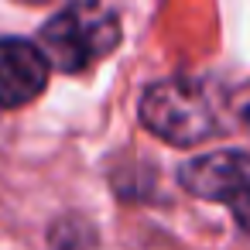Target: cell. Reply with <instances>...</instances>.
Returning <instances> with one entry per match:
<instances>
[{"label": "cell", "mask_w": 250, "mask_h": 250, "mask_svg": "<svg viewBox=\"0 0 250 250\" xmlns=\"http://www.w3.org/2000/svg\"><path fill=\"white\" fill-rule=\"evenodd\" d=\"M141 124L168 144H199L223 130V93L192 76L161 79L141 96Z\"/></svg>", "instance_id": "cell-1"}, {"label": "cell", "mask_w": 250, "mask_h": 250, "mask_svg": "<svg viewBox=\"0 0 250 250\" xmlns=\"http://www.w3.org/2000/svg\"><path fill=\"white\" fill-rule=\"evenodd\" d=\"M120 45V21L96 0L62 7L42 28V52L59 72H83Z\"/></svg>", "instance_id": "cell-2"}, {"label": "cell", "mask_w": 250, "mask_h": 250, "mask_svg": "<svg viewBox=\"0 0 250 250\" xmlns=\"http://www.w3.org/2000/svg\"><path fill=\"white\" fill-rule=\"evenodd\" d=\"M178 182L185 192L219 202L233 212L236 226L250 233V158L240 151H212L182 165Z\"/></svg>", "instance_id": "cell-3"}, {"label": "cell", "mask_w": 250, "mask_h": 250, "mask_svg": "<svg viewBox=\"0 0 250 250\" xmlns=\"http://www.w3.org/2000/svg\"><path fill=\"white\" fill-rule=\"evenodd\" d=\"M48 86V59L38 45L21 38L0 42V106L18 110L38 100Z\"/></svg>", "instance_id": "cell-4"}, {"label": "cell", "mask_w": 250, "mask_h": 250, "mask_svg": "<svg viewBox=\"0 0 250 250\" xmlns=\"http://www.w3.org/2000/svg\"><path fill=\"white\" fill-rule=\"evenodd\" d=\"M243 127H247V134H250V103L243 106Z\"/></svg>", "instance_id": "cell-5"}, {"label": "cell", "mask_w": 250, "mask_h": 250, "mask_svg": "<svg viewBox=\"0 0 250 250\" xmlns=\"http://www.w3.org/2000/svg\"><path fill=\"white\" fill-rule=\"evenodd\" d=\"M24 4H48V0H24Z\"/></svg>", "instance_id": "cell-6"}]
</instances>
